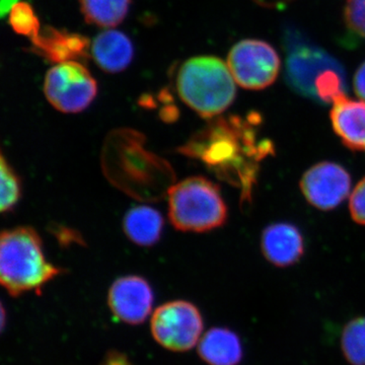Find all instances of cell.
I'll return each instance as SVG.
<instances>
[{"mask_svg": "<svg viewBox=\"0 0 365 365\" xmlns=\"http://www.w3.org/2000/svg\"><path fill=\"white\" fill-rule=\"evenodd\" d=\"M44 93L48 102L57 111L76 114L86 110L97 97L98 85L81 62H63L48 71Z\"/></svg>", "mask_w": 365, "mask_h": 365, "instance_id": "obj_5", "label": "cell"}, {"mask_svg": "<svg viewBox=\"0 0 365 365\" xmlns=\"http://www.w3.org/2000/svg\"><path fill=\"white\" fill-rule=\"evenodd\" d=\"M153 292L148 281L139 276H126L113 283L108 304L113 314L129 325H139L150 316Z\"/></svg>", "mask_w": 365, "mask_h": 365, "instance_id": "obj_10", "label": "cell"}, {"mask_svg": "<svg viewBox=\"0 0 365 365\" xmlns=\"http://www.w3.org/2000/svg\"><path fill=\"white\" fill-rule=\"evenodd\" d=\"M261 116L216 119L190 141L186 153L199 158L209 170L241 191L242 202H251L261 163L274 155V144L262 135Z\"/></svg>", "mask_w": 365, "mask_h": 365, "instance_id": "obj_1", "label": "cell"}, {"mask_svg": "<svg viewBox=\"0 0 365 365\" xmlns=\"http://www.w3.org/2000/svg\"><path fill=\"white\" fill-rule=\"evenodd\" d=\"M235 78L222 59L198 56L184 62L177 76L182 102L202 118H215L234 103Z\"/></svg>", "mask_w": 365, "mask_h": 365, "instance_id": "obj_3", "label": "cell"}, {"mask_svg": "<svg viewBox=\"0 0 365 365\" xmlns=\"http://www.w3.org/2000/svg\"><path fill=\"white\" fill-rule=\"evenodd\" d=\"M1 199H0V210L2 213L11 211L18 204L21 196V184L20 178L14 172L11 165L6 162V158L1 155Z\"/></svg>", "mask_w": 365, "mask_h": 365, "instance_id": "obj_20", "label": "cell"}, {"mask_svg": "<svg viewBox=\"0 0 365 365\" xmlns=\"http://www.w3.org/2000/svg\"><path fill=\"white\" fill-rule=\"evenodd\" d=\"M253 1L259 6L267 7V9H283L294 0H253Z\"/></svg>", "mask_w": 365, "mask_h": 365, "instance_id": "obj_24", "label": "cell"}, {"mask_svg": "<svg viewBox=\"0 0 365 365\" xmlns=\"http://www.w3.org/2000/svg\"><path fill=\"white\" fill-rule=\"evenodd\" d=\"M227 66L235 83L246 90H264L279 74V55L272 45L263 40L246 39L232 46Z\"/></svg>", "mask_w": 365, "mask_h": 365, "instance_id": "obj_7", "label": "cell"}, {"mask_svg": "<svg viewBox=\"0 0 365 365\" xmlns=\"http://www.w3.org/2000/svg\"><path fill=\"white\" fill-rule=\"evenodd\" d=\"M169 217L181 232H205L225 225L227 208L217 185L191 177L169 190Z\"/></svg>", "mask_w": 365, "mask_h": 365, "instance_id": "obj_4", "label": "cell"}, {"mask_svg": "<svg viewBox=\"0 0 365 365\" xmlns=\"http://www.w3.org/2000/svg\"><path fill=\"white\" fill-rule=\"evenodd\" d=\"M349 208L354 222L365 225V178L353 190Z\"/></svg>", "mask_w": 365, "mask_h": 365, "instance_id": "obj_22", "label": "cell"}, {"mask_svg": "<svg viewBox=\"0 0 365 365\" xmlns=\"http://www.w3.org/2000/svg\"><path fill=\"white\" fill-rule=\"evenodd\" d=\"M151 333L155 341L170 351L184 352L195 347L201 339L203 319L191 302H167L153 314Z\"/></svg>", "mask_w": 365, "mask_h": 365, "instance_id": "obj_6", "label": "cell"}, {"mask_svg": "<svg viewBox=\"0 0 365 365\" xmlns=\"http://www.w3.org/2000/svg\"><path fill=\"white\" fill-rule=\"evenodd\" d=\"M261 249L265 258L273 265L288 267L304 256V235L292 223H273L262 234Z\"/></svg>", "mask_w": 365, "mask_h": 365, "instance_id": "obj_11", "label": "cell"}, {"mask_svg": "<svg viewBox=\"0 0 365 365\" xmlns=\"http://www.w3.org/2000/svg\"><path fill=\"white\" fill-rule=\"evenodd\" d=\"M333 104L330 117L334 131L346 148L365 153V102L344 96Z\"/></svg>", "mask_w": 365, "mask_h": 365, "instance_id": "obj_13", "label": "cell"}, {"mask_svg": "<svg viewBox=\"0 0 365 365\" xmlns=\"http://www.w3.org/2000/svg\"><path fill=\"white\" fill-rule=\"evenodd\" d=\"M33 51L55 63L81 61L88 56L90 42L76 33L64 32L52 26L41 29L33 38Z\"/></svg>", "mask_w": 365, "mask_h": 365, "instance_id": "obj_12", "label": "cell"}, {"mask_svg": "<svg viewBox=\"0 0 365 365\" xmlns=\"http://www.w3.org/2000/svg\"><path fill=\"white\" fill-rule=\"evenodd\" d=\"M343 20L348 32L365 40V0H345Z\"/></svg>", "mask_w": 365, "mask_h": 365, "instance_id": "obj_21", "label": "cell"}, {"mask_svg": "<svg viewBox=\"0 0 365 365\" xmlns=\"http://www.w3.org/2000/svg\"><path fill=\"white\" fill-rule=\"evenodd\" d=\"M9 21L14 32L26 36L31 40L41 31L39 19L32 6L26 2H18L11 6Z\"/></svg>", "mask_w": 365, "mask_h": 365, "instance_id": "obj_19", "label": "cell"}, {"mask_svg": "<svg viewBox=\"0 0 365 365\" xmlns=\"http://www.w3.org/2000/svg\"><path fill=\"white\" fill-rule=\"evenodd\" d=\"M62 269L46 259L42 239L35 228L4 230L0 237V282L9 294L19 297L40 290Z\"/></svg>", "mask_w": 365, "mask_h": 365, "instance_id": "obj_2", "label": "cell"}, {"mask_svg": "<svg viewBox=\"0 0 365 365\" xmlns=\"http://www.w3.org/2000/svg\"><path fill=\"white\" fill-rule=\"evenodd\" d=\"M91 52L102 71L119 73L130 66L134 47L128 36L119 31L109 30L95 38Z\"/></svg>", "mask_w": 365, "mask_h": 365, "instance_id": "obj_14", "label": "cell"}, {"mask_svg": "<svg viewBox=\"0 0 365 365\" xmlns=\"http://www.w3.org/2000/svg\"><path fill=\"white\" fill-rule=\"evenodd\" d=\"M351 177L336 163H317L304 173L300 189L309 203L319 210L337 207L349 195Z\"/></svg>", "mask_w": 365, "mask_h": 365, "instance_id": "obj_9", "label": "cell"}, {"mask_svg": "<svg viewBox=\"0 0 365 365\" xmlns=\"http://www.w3.org/2000/svg\"><path fill=\"white\" fill-rule=\"evenodd\" d=\"M131 0H81V13L91 25L111 29L124 21Z\"/></svg>", "mask_w": 365, "mask_h": 365, "instance_id": "obj_17", "label": "cell"}, {"mask_svg": "<svg viewBox=\"0 0 365 365\" xmlns=\"http://www.w3.org/2000/svg\"><path fill=\"white\" fill-rule=\"evenodd\" d=\"M198 353L208 365H239L244 357L241 339L227 328H213L204 334Z\"/></svg>", "mask_w": 365, "mask_h": 365, "instance_id": "obj_15", "label": "cell"}, {"mask_svg": "<svg viewBox=\"0 0 365 365\" xmlns=\"http://www.w3.org/2000/svg\"><path fill=\"white\" fill-rule=\"evenodd\" d=\"M163 227L162 215L148 206H137L125 215L123 230L128 239L138 246L150 247L160 241Z\"/></svg>", "mask_w": 365, "mask_h": 365, "instance_id": "obj_16", "label": "cell"}, {"mask_svg": "<svg viewBox=\"0 0 365 365\" xmlns=\"http://www.w3.org/2000/svg\"><path fill=\"white\" fill-rule=\"evenodd\" d=\"M341 349L350 365H365V317L346 324L341 336Z\"/></svg>", "mask_w": 365, "mask_h": 365, "instance_id": "obj_18", "label": "cell"}, {"mask_svg": "<svg viewBox=\"0 0 365 365\" xmlns=\"http://www.w3.org/2000/svg\"><path fill=\"white\" fill-rule=\"evenodd\" d=\"M285 47V79L288 86L302 97L316 101L317 78L328 69L343 66L326 50L302 39V36L299 38L295 32L287 34Z\"/></svg>", "mask_w": 365, "mask_h": 365, "instance_id": "obj_8", "label": "cell"}, {"mask_svg": "<svg viewBox=\"0 0 365 365\" xmlns=\"http://www.w3.org/2000/svg\"><path fill=\"white\" fill-rule=\"evenodd\" d=\"M353 86H354L356 95L365 101V61L355 72L354 78H353Z\"/></svg>", "mask_w": 365, "mask_h": 365, "instance_id": "obj_23", "label": "cell"}]
</instances>
